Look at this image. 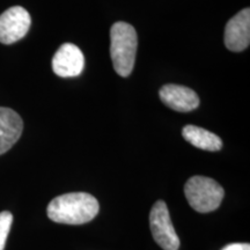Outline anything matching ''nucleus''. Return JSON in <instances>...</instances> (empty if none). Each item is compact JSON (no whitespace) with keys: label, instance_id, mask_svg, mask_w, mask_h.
<instances>
[{"label":"nucleus","instance_id":"f257e3e1","mask_svg":"<svg viewBox=\"0 0 250 250\" xmlns=\"http://www.w3.org/2000/svg\"><path fill=\"white\" fill-rule=\"evenodd\" d=\"M100 211L95 197L87 192H70L56 197L49 203L46 214L54 223L83 225L92 221Z\"/></svg>","mask_w":250,"mask_h":250},{"label":"nucleus","instance_id":"f03ea898","mask_svg":"<svg viewBox=\"0 0 250 250\" xmlns=\"http://www.w3.org/2000/svg\"><path fill=\"white\" fill-rule=\"evenodd\" d=\"M138 37L130 23H114L110 29V56L112 65L118 76L126 78L133 70L136 61Z\"/></svg>","mask_w":250,"mask_h":250},{"label":"nucleus","instance_id":"7ed1b4c3","mask_svg":"<svg viewBox=\"0 0 250 250\" xmlns=\"http://www.w3.org/2000/svg\"><path fill=\"white\" fill-rule=\"evenodd\" d=\"M184 195L193 210L199 213H208L220 206L225 191L224 188L213 179L192 176L184 186Z\"/></svg>","mask_w":250,"mask_h":250},{"label":"nucleus","instance_id":"20e7f679","mask_svg":"<svg viewBox=\"0 0 250 250\" xmlns=\"http://www.w3.org/2000/svg\"><path fill=\"white\" fill-rule=\"evenodd\" d=\"M149 226L155 242L164 250H179L180 239L175 232L167 204L158 201L149 213Z\"/></svg>","mask_w":250,"mask_h":250},{"label":"nucleus","instance_id":"39448f33","mask_svg":"<svg viewBox=\"0 0 250 250\" xmlns=\"http://www.w3.org/2000/svg\"><path fill=\"white\" fill-rule=\"evenodd\" d=\"M31 24L30 14L21 6H13L0 15V42L13 44L27 35Z\"/></svg>","mask_w":250,"mask_h":250},{"label":"nucleus","instance_id":"423d86ee","mask_svg":"<svg viewBox=\"0 0 250 250\" xmlns=\"http://www.w3.org/2000/svg\"><path fill=\"white\" fill-rule=\"evenodd\" d=\"M85 67L83 51L73 43H64L52 58V70L61 78L80 76Z\"/></svg>","mask_w":250,"mask_h":250},{"label":"nucleus","instance_id":"0eeeda50","mask_svg":"<svg viewBox=\"0 0 250 250\" xmlns=\"http://www.w3.org/2000/svg\"><path fill=\"white\" fill-rule=\"evenodd\" d=\"M250 43V9L245 8L228 21L225 27V45L233 52H241Z\"/></svg>","mask_w":250,"mask_h":250},{"label":"nucleus","instance_id":"6e6552de","mask_svg":"<svg viewBox=\"0 0 250 250\" xmlns=\"http://www.w3.org/2000/svg\"><path fill=\"white\" fill-rule=\"evenodd\" d=\"M160 100L164 104L173 110L188 112L199 107V98L195 90L186 86L168 83L161 87Z\"/></svg>","mask_w":250,"mask_h":250},{"label":"nucleus","instance_id":"1a4fd4ad","mask_svg":"<svg viewBox=\"0 0 250 250\" xmlns=\"http://www.w3.org/2000/svg\"><path fill=\"white\" fill-rule=\"evenodd\" d=\"M23 130L22 118L13 109L0 107V155L18 142Z\"/></svg>","mask_w":250,"mask_h":250},{"label":"nucleus","instance_id":"9d476101","mask_svg":"<svg viewBox=\"0 0 250 250\" xmlns=\"http://www.w3.org/2000/svg\"><path fill=\"white\" fill-rule=\"evenodd\" d=\"M182 136L192 146L204 151L218 152L223 148V140L217 134L196 125H186L182 130Z\"/></svg>","mask_w":250,"mask_h":250},{"label":"nucleus","instance_id":"9b49d317","mask_svg":"<svg viewBox=\"0 0 250 250\" xmlns=\"http://www.w3.org/2000/svg\"><path fill=\"white\" fill-rule=\"evenodd\" d=\"M13 224V214L8 211L0 212V250H4L6 240Z\"/></svg>","mask_w":250,"mask_h":250},{"label":"nucleus","instance_id":"f8f14e48","mask_svg":"<svg viewBox=\"0 0 250 250\" xmlns=\"http://www.w3.org/2000/svg\"><path fill=\"white\" fill-rule=\"evenodd\" d=\"M221 250H250L249 243H230Z\"/></svg>","mask_w":250,"mask_h":250}]
</instances>
